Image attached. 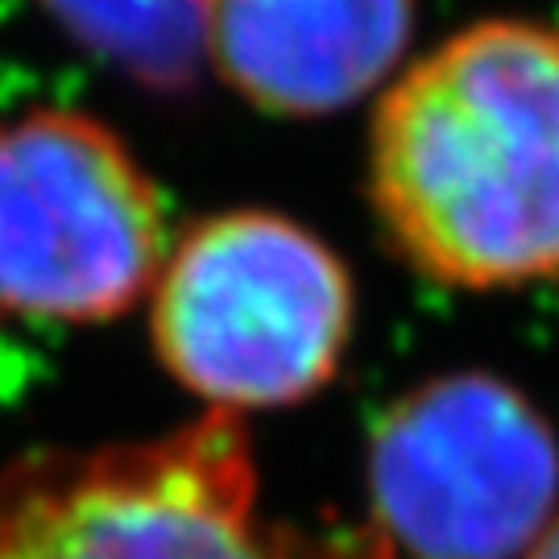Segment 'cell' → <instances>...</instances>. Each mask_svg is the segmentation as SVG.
I'll return each instance as SVG.
<instances>
[{
  "label": "cell",
  "mask_w": 559,
  "mask_h": 559,
  "mask_svg": "<svg viewBox=\"0 0 559 559\" xmlns=\"http://www.w3.org/2000/svg\"><path fill=\"white\" fill-rule=\"evenodd\" d=\"M369 203L419 278H559V25L485 17L394 75L369 124Z\"/></svg>",
  "instance_id": "6da1fadb"
},
{
  "label": "cell",
  "mask_w": 559,
  "mask_h": 559,
  "mask_svg": "<svg viewBox=\"0 0 559 559\" xmlns=\"http://www.w3.org/2000/svg\"><path fill=\"white\" fill-rule=\"evenodd\" d=\"M0 559H399L378 526L302 531L261 510L240 415L0 464Z\"/></svg>",
  "instance_id": "7a4b0ae2"
},
{
  "label": "cell",
  "mask_w": 559,
  "mask_h": 559,
  "mask_svg": "<svg viewBox=\"0 0 559 559\" xmlns=\"http://www.w3.org/2000/svg\"><path fill=\"white\" fill-rule=\"evenodd\" d=\"M357 323L344 261L265 207L191 224L150 290L162 369L224 415L295 406L332 385Z\"/></svg>",
  "instance_id": "3957f363"
},
{
  "label": "cell",
  "mask_w": 559,
  "mask_h": 559,
  "mask_svg": "<svg viewBox=\"0 0 559 559\" xmlns=\"http://www.w3.org/2000/svg\"><path fill=\"white\" fill-rule=\"evenodd\" d=\"M170 224L154 175L104 120H0V320L92 328L150 302Z\"/></svg>",
  "instance_id": "277c9868"
},
{
  "label": "cell",
  "mask_w": 559,
  "mask_h": 559,
  "mask_svg": "<svg viewBox=\"0 0 559 559\" xmlns=\"http://www.w3.org/2000/svg\"><path fill=\"white\" fill-rule=\"evenodd\" d=\"M369 498L399 556L514 559L556 519L559 440L506 378H431L381 415Z\"/></svg>",
  "instance_id": "5b68a950"
},
{
  "label": "cell",
  "mask_w": 559,
  "mask_h": 559,
  "mask_svg": "<svg viewBox=\"0 0 559 559\" xmlns=\"http://www.w3.org/2000/svg\"><path fill=\"white\" fill-rule=\"evenodd\" d=\"M203 62L270 117L344 112L399 71L419 0H195Z\"/></svg>",
  "instance_id": "8992f818"
},
{
  "label": "cell",
  "mask_w": 559,
  "mask_h": 559,
  "mask_svg": "<svg viewBox=\"0 0 559 559\" xmlns=\"http://www.w3.org/2000/svg\"><path fill=\"white\" fill-rule=\"evenodd\" d=\"M92 59L150 92H187L203 62L195 0H34Z\"/></svg>",
  "instance_id": "52a82bcc"
},
{
  "label": "cell",
  "mask_w": 559,
  "mask_h": 559,
  "mask_svg": "<svg viewBox=\"0 0 559 559\" xmlns=\"http://www.w3.org/2000/svg\"><path fill=\"white\" fill-rule=\"evenodd\" d=\"M526 559H559V514L547 522V531L535 539V547L526 551Z\"/></svg>",
  "instance_id": "ba28073f"
}]
</instances>
